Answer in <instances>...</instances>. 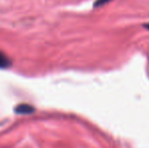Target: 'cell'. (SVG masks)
Here are the masks:
<instances>
[{
  "label": "cell",
  "mask_w": 149,
  "mask_h": 148,
  "mask_svg": "<svg viewBox=\"0 0 149 148\" xmlns=\"http://www.w3.org/2000/svg\"><path fill=\"white\" fill-rule=\"evenodd\" d=\"M33 111H35V109H33V108L30 105H19L15 109V112L17 113V114H22V115L31 114Z\"/></svg>",
  "instance_id": "6da1fadb"
},
{
  "label": "cell",
  "mask_w": 149,
  "mask_h": 148,
  "mask_svg": "<svg viewBox=\"0 0 149 148\" xmlns=\"http://www.w3.org/2000/svg\"><path fill=\"white\" fill-rule=\"evenodd\" d=\"M10 61L3 53L0 52V68H7L10 66Z\"/></svg>",
  "instance_id": "7a4b0ae2"
},
{
  "label": "cell",
  "mask_w": 149,
  "mask_h": 148,
  "mask_svg": "<svg viewBox=\"0 0 149 148\" xmlns=\"http://www.w3.org/2000/svg\"><path fill=\"white\" fill-rule=\"evenodd\" d=\"M145 26H146L147 28H149V24H145Z\"/></svg>",
  "instance_id": "3957f363"
}]
</instances>
